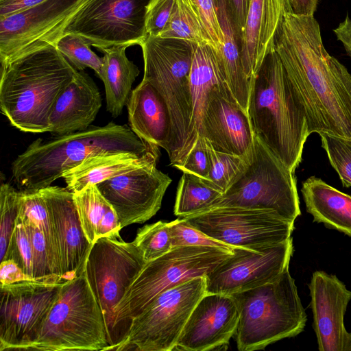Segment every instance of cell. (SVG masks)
<instances>
[{
	"label": "cell",
	"instance_id": "1",
	"mask_svg": "<svg viewBox=\"0 0 351 351\" xmlns=\"http://www.w3.org/2000/svg\"><path fill=\"white\" fill-rule=\"evenodd\" d=\"M275 50L304 106L308 134L351 138V73L325 49L314 16L287 12Z\"/></svg>",
	"mask_w": 351,
	"mask_h": 351
},
{
	"label": "cell",
	"instance_id": "2",
	"mask_svg": "<svg viewBox=\"0 0 351 351\" xmlns=\"http://www.w3.org/2000/svg\"><path fill=\"white\" fill-rule=\"evenodd\" d=\"M247 116L254 135L295 173L309 136L306 116L276 50L250 80Z\"/></svg>",
	"mask_w": 351,
	"mask_h": 351
},
{
	"label": "cell",
	"instance_id": "3",
	"mask_svg": "<svg viewBox=\"0 0 351 351\" xmlns=\"http://www.w3.org/2000/svg\"><path fill=\"white\" fill-rule=\"evenodd\" d=\"M77 71L52 44L1 65V113L21 131L48 132L53 106Z\"/></svg>",
	"mask_w": 351,
	"mask_h": 351
},
{
	"label": "cell",
	"instance_id": "4",
	"mask_svg": "<svg viewBox=\"0 0 351 351\" xmlns=\"http://www.w3.org/2000/svg\"><path fill=\"white\" fill-rule=\"evenodd\" d=\"M153 145L142 141L128 125L110 122L82 131L37 138L13 161L12 177L19 191L50 186L89 157L128 152L144 154Z\"/></svg>",
	"mask_w": 351,
	"mask_h": 351
},
{
	"label": "cell",
	"instance_id": "5",
	"mask_svg": "<svg viewBox=\"0 0 351 351\" xmlns=\"http://www.w3.org/2000/svg\"><path fill=\"white\" fill-rule=\"evenodd\" d=\"M197 44L189 40L147 36L140 45L144 60V80L163 99L170 118L166 150L176 167L184 158L190 134L192 99L190 74Z\"/></svg>",
	"mask_w": 351,
	"mask_h": 351
},
{
	"label": "cell",
	"instance_id": "6",
	"mask_svg": "<svg viewBox=\"0 0 351 351\" xmlns=\"http://www.w3.org/2000/svg\"><path fill=\"white\" fill-rule=\"evenodd\" d=\"M232 295L240 311L235 333L239 351L263 350L304 330L307 315L289 267L273 282Z\"/></svg>",
	"mask_w": 351,
	"mask_h": 351
},
{
	"label": "cell",
	"instance_id": "7",
	"mask_svg": "<svg viewBox=\"0 0 351 351\" xmlns=\"http://www.w3.org/2000/svg\"><path fill=\"white\" fill-rule=\"evenodd\" d=\"M230 252L215 247L180 246L147 262L114 310L112 348L125 337L132 320L159 293L191 279L206 276Z\"/></svg>",
	"mask_w": 351,
	"mask_h": 351
},
{
	"label": "cell",
	"instance_id": "8",
	"mask_svg": "<svg viewBox=\"0 0 351 351\" xmlns=\"http://www.w3.org/2000/svg\"><path fill=\"white\" fill-rule=\"evenodd\" d=\"M108 336L102 310L85 271L63 283L43 328L28 350H106Z\"/></svg>",
	"mask_w": 351,
	"mask_h": 351
},
{
	"label": "cell",
	"instance_id": "9",
	"mask_svg": "<svg viewBox=\"0 0 351 351\" xmlns=\"http://www.w3.org/2000/svg\"><path fill=\"white\" fill-rule=\"evenodd\" d=\"M245 164L215 207L269 209L292 221L301 215L294 173L254 136Z\"/></svg>",
	"mask_w": 351,
	"mask_h": 351
},
{
	"label": "cell",
	"instance_id": "10",
	"mask_svg": "<svg viewBox=\"0 0 351 351\" xmlns=\"http://www.w3.org/2000/svg\"><path fill=\"white\" fill-rule=\"evenodd\" d=\"M206 276L198 277L159 293L132 320L112 350H174L192 311L206 293Z\"/></svg>",
	"mask_w": 351,
	"mask_h": 351
},
{
	"label": "cell",
	"instance_id": "11",
	"mask_svg": "<svg viewBox=\"0 0 351 351\" xmlns=\"http://www.w3.org/2000/svg\"><path fill=\"white\" fill-rule=\"evenodd\" d=\"M150 1L84 0L61 36L75 34L101 51L114 46L141 45L147 37L145 16Z\"/></svg>",
	"mask_w": 351,
	"mask_h": 351
},
{
	"label": "cell",
	"instance_id": "12",
	"mask_svg": "<svg viewBox=\"0 0 351 351\" xmlns=\"http://www.w3.org/2000/svg\"><path fill=\"white\" fill-rule=\"evenodd\" d=\"M184 218L213 239L254 250L289 239L295 228V221L269 209L215 207Z\"/></svg>",
	"mask_w": 351,
	"mask_h": 351
},
{
	"label": "cell",
	"instance_id": "13",
	"mask_svg": "<svg viewBox=\"0 0 351 351\" xmlns=\"http://www.w3.org/2000/svg\"><path fill=\"white\" fill-rule=\"evenodd\" d=\"M146 263L134 242L121 237H102L92 245L84 271L105 318L106 350L112 344L115 308Z\"/></svg>",
	"mask_w": 351,
	"mask_h": 351
},
{
	"label": "cell",
	"instance_id": "14",
	"mask_svg": "<svg viewBox=\"0 0 351 351\" xmlns=\"http://www.w3.org/2000/svg\"><path fill=\"white\" fill-rule=\"evenodd\" d=\"M63 283L21 281L1 285L0 351L28 350L38 339Z\"/></svg>",
	"mask_w": 351,
	"mask_h": 351
},
{
	"label": "cell",
	"instance_id": "15",
	"mask_svg": "<svg viewBox=\"0 0 351 351\" xmlns=\"http://www.w3.org/2000/svg\"><path fill=\"white\" fill-rule=\"evenodd\" d=\"M84 0H45L0 18V60L5 65L24 53L55 45Z\"/></svg>",
	"mask_w": 351,
	"mask_h": 351
},
{
	"label": "cell",
	"instance_id": "16",
	"mask_svg": "<svg viewBox=\"0 0 351 351\" xmlns=\"http://www.w3.org/2000/svg\"><path fill=\"white\" fill-rule=\"evenodd\" d=\"M232 252L206 276V293L232 295L273 282L289 266L293 239L259 250L234 247Z\"/></svg>",
	"mask_w": 351,
	"mask_h": 351
},
{
	"label": "cell",
	"instance_id": "17",
	"mask_svg": "<svg viewBox=\"0 0 351 351\" xmlns=\"http://www.w3.org/2000/svg\"><path fill=\"white\" fill-rule=\"evenodd\" d=\"M156 163L157 160L153 161L97 184L115 210L121 228L147 221L160 208L172 180L157 169Z\"/></svg>",
	"mask_w": 351,
	"mask_h": 351
},
{
	"label": "cell",
	"instance_id": "18",
	"mask_svg": "<svg viewBox=\"0 0 351 351\" xmlns=\"http://www.w3.org/2000/svg\"><path fill=\"white\" fill-rule=\"evenodd\" d=\"M239 317L232 295L206 293L192 311L174 350L222 349L235 335Z\"/></svg>",
	"mask_w": 351,
	"mask_h": 351
},
{
	"label": "cell",
	"instance_id": "19",
	"mask_svg": "<svg viewBox=\"0 0 351 351\" xmlns=\"http://www.w3.org/2000/svg\"><path fill=\"white\" fill-rule=\"evenodd\" d=\"M198 136L216 151L242 157L252 148L254 135L247 114L226 84L214 88L208 94Z\"/></svg>",
	"mask_w": 351,
	"mask_h": 351
},
{
	"label": "cell",
	"instance_id": "20",
	"mask_svg": "<svg viewBox=\"0 0 351 351\" xmlns=\"http://www.w3.org/2000/svg\"><path fill=\"white\" fill-rule=\"evenodd\" d=\"M40 191L56 239L61 277L65 282L84 271L93 244L82 227L73 193L67 187L51 185Z\"/></svg>",
	"mask_w": 351,
	"mask_h": 351
},
{
	"label": "cell",
	"instance_id": "21",
	"mask_svg": "<svg viewBox=\"0 0 351 351\" xmlns=\"http://www.w3.org/2000/svg\"><path fill=\"white\" fill-rule=\"evenodd\" d=\"M313 328L319 351H343L344 316L351 291L335 275L315 271L308 285Z\"/></svg>",
	"mask_w": 351,
	"mask_h": 351
},
{
	"label": "cell",
	"instance_id": "22",
	"mask_svg": "<svg viewBox=\"0 0 351 351\" xmlns=\"http://www.w3.org/2000/svg\"><path fill=\"white\" fill-rule=\"evenodd\" d=\"M101 107L97 86L87 73L77 71L53 106L48 132L63 135L84 130L90 126Z\"/></svg>",
	"mask_w": 351,
	"mask_h": 351
},
{
	"label": "cell",
	"instance_id": "23",
	"mask_svg": "<svg viewBox=\"0 0 351 351\" xmlns=\"http://www.w3.org/2000/svg\"><path fill=\"white\" fill-rule=\"evenodd\" d=\"M129 126L144 142L167 149L170 118L167 106L149 82L143 79L126 104Z\"/></svg>",
	"mask_w": 351,
	"mask_h": 351
},
{
	"label": "cell",
	"instance_id": "24",
	"mask_svg": "<svg viewBox=\"0 0 351 351\" xmlns=\"http://www.w3.org/2000/svg\"><path fill=\"white\" fill-rule=\"evenodd\" d=\"M222 44L216 56L223 80L234 98L247 114L250 82L241 60V38L228 0H214Z\"/></svg>",
	"mask_w": 351,
	"mask_h": 351
},
{
	"label": "cell",
	"instance_id": "25",
	"mask_svg": "<svg viewBox=\"0 0 351 351\" xmlns=\"http://www.w3.org/2000/svg\"><path fill=\"white\" fill-rule=\"evenodd\" d=\"M159 147L152 145L144 154L111 153L91 156L62 176L67 189L78 191L89 184H97L106 180L128 173L158 160Z\"/></svg>",
	"mask_w": 351,
	"mask_h": 351
},
{
	"label": "cell",
	"instance_id": "26",
	"mask_svg": "<svg viewBox=\"0 0 351 351\" xmlns=\"http://www.w3.org/2000/svg\"><path fill=\"white\" fill-rule=\"evenodd\" d=\"M306 211L313 221L351 237V196L315 176L302 183Z\"/></svg>",
	"mask_w": 351,
	"mask_h": 351
},
{
	"label": "cell",
	"instance_id": "27",
	"mask_svg": "<svg viewBox=\"0 0 351 351\" xmlns=\"http://www.w3.org/2000/svg\"><path fill=\"white\" fill-rule=\"evenodd\" d=\"M190 80L192 117L184 160L197 138L202 114L208 94L214 88L223 84H226L220 73L216 53L210 45H197L191 66Z\"/></svg>",
	"mask_w": 351,
	"mask_h": 351
},
{
	"label": "cell",
	"instance_id": "28",
	"mask_svg": "<svg viewBox=\"0 0 351 351\" xmlns=\"http://www.w3.org/2000/svg\"><path fill=\"white\" fill-rule=\"evenodd\" d=\"M125 46L103 50L102 80L106 93V110L114 118L123 112L132 93V86L140 71L125 54Z\"/></svg>",
	"mask_w": 351,
	"mask_h": 351
},
{
	"label": "cell",
	"instance_id": "29",
	"mask_svg": "<svg viewBox=\"0 0 351 351\" xmlns=\"http://www.w3.org/2000/svg\"><path fill=\"white\" fill-rule=\"evenodd\" d=\"M73 193L82 227L91 244L102 237H121L117 215L97 184Z\"/></svg>",
	"mask_w": 351,
	"mask_h": 351
},
{
	"label": "cell",
	"instance_id": "30",
	"mask_svg": "<svg viewBox=\"0 0 351 351\" xmlns=\"http://www.w3.org/2000/svg\"><path fill=\"white\" fill-rule=\"evenodd\" d=\"M274 50L267 33L263 0H251L241 42L242 63L250 82L266 56Z\"/></svg>",
	"mask_w": 351,
	"mask_h": 351
},
{
	"label": "cell",
	"instance_id": "31",
	"mask_svg": "<svg viewBox=\"0 0 351 351\" xmlns=\"http://www.w3.org/2000/svg\"><path fill=\"white\" fill-rule=\"evenodd\" d=\"M222 194L208 180L184 171L177 189L174 214L186 217L208 210Z\"/></svg>",
	"mask_w": 351,
	"mask_h": 351
},
{
	"label": "cell",
	"instance_id": "32",
	"mask_svg": "<svg viewBox=\"0 0 351 351\" xmlns=\"http://www.w3.org/2000/svg\"><path fill=\"white\" fill-rule=\"evenodd\" d=\"M158 36L182 39L197 45L206 44L212 47L199 14L191 0H176L170 19Z\"/></svg>",
	"mask_w": 351,
	"mask_h": 351
},
{
	"label": "cell",
	"instance_id": "33",
	"mask_svg": "<svg viewBox=\"0 0 351 351\" xmlns=\"http://www.w3.org/2000/svg\"><path fill=\"white\" fill-rule=\"evenodd\" d=\"M21 219L39 228L45 234L51 250L56 265L60 263L56 239L51 226L46 202L40 190L19 191V210Z\"/></svg>",
	"mask_w": 351,
	"mask_h": 351
},
{
	"label": "cell",
	"instance_id": "34",
	"mask_svg": "<svg viewBox=\"0 0 351 351\" xmlns=\"http://www.w3.org/2000/svg\"><path fill=\"white\" fill-rule=\"evenodd\" d=\"M54 45L75 69L84 71L90 68L100 78L103 59L90 49V45L82 38L73 34H64Z\"/></svg>",
	"mask_w": 351,
	"mask_h": 351
},
{
	"label": "cell",
	"instance_id": "35",
	"mask_svg": "<svg viewBox=\"0 0 351 351\" xmlns=\"http://www.w3.org/2000/svg\"><path fill=\"white\" fill-rule=\"evenodd\" d=\"M134 243L146 263L154 260L173 248L169 222L159 221L138 229Z\"/></svg>",
	"mask_w": 351,
	"mask_h": 351
},
{
	"label": "cell",
	"instance_id": "36",
	"mask_svg": "<svg viewBox=\"0 0 351 351\" xmlns=\"http://www.w3.org/2000/svg\"><path fill=\"white\" fill-rule=\"evenodd\" d=\"M207 145L210 161L208 180L223 194L243 167L245 157L218 152Z\"/></svg>",
	"mask_w": 351,
	"mask_h": 351
},
{
	"label": "cell",
	"instance_id": "37",
	"mask_svg": "<svg viewBox=\"0 0 351 351\" xmlns=\"http://www.w3.org/2000/svg\"><path fill=\"white\" fill-rule=\"evenodd\" d=\"M322 146L343 187L351 186V138L319 134Z\"/></svg>",
	"mask_w": 351,
	"mask_h": 351
},
{
	"label": "cell",
	"instance_id": "38",
	"mask_svg": "<svg viewBox=\"0 0 351 351\" xmlns=\"http://www.w3.org/2000/svg\"><path fill=\"white\" fill-rule=\"evenodd\" d=\"M19 210V191L6 182L0 189V258L4 257Z\"/></svg>",
	"mask_w": 351,
	"mask_h": 351
},
{
	"label": "cell",
	"instance_id": "39",
	"mask_svg": "<svg viewBox=\"0 0 351 351\" xmlns=\"http://www.w3.org/2000/svg\"><path fill=\"white\" fill-rule=\"evenodd\" d=\"M6 259L12 260L27 275L34 278L31 241L27 228L19 216L6 253L1 261Z\"/></svg>",
	"mask_w": 351,
	"mask_h": 351
},
{
	"label": "cell",
	"instance_id": "40",
	"mask_svg": "<svg viewBox=\"0 0 351 351\" xmlns=\"http://www.w3.org/2000/svg\"><path fill=\"white\" fill-rule=\"evenodd\" d=\"M173 247L180 246L215 247L232 252L233 247L213 239L193 227L184 217L169 222Z\"/></svg>",
	"mask_w": 351,
	"mask_h": 351
},
{
	"label": "cell",
	"instance_id": "41",
	"mask_svg": "<svg viewBox=\"0 0 351 351\" xmlns=\"http://www.w3.org/2000/svg\"><path fill=\"white\" fill-rule=\"evenodd\" d=\"M210 166L207 143L204 138L198 136L183 162L175 168L208 180Z\"/></svg>",
	"mask_w": 351,
	"mask_h": 351
},
{
	"label": "cell",
	"instance_id": "42",
	"mask_svg": "<svg viewBox=\"0 0 351 351\" xmlns=\"http://www.w3.org/2000/svg\"><path fill=\"white\" fill-rule=\"evenodd\" d=\"M176 0H151L146 12L145 30L147 36H158L173 12Z\"/></svg>",
	"mask_w": 351,
	"mask_h": 351
},
{
	"label": "cell",
	"instance_id": "43",
	"mask_svg": "<svg viewBox=\"0 0 351 351\" xmlns=\"http://www.w3.org/2000/svg\"><path fill=\"white\" fill-rule=\"evenodd\" d=\"M202 19L216 56L219 53L222 44L214 0H191Z\"/></svg>",
	"mask_w": 351,
	"mask_h": 351
},
{
	"label": "cell",
	"instance_id": "44",
	"mask_svg": "<svg viewBox=\"0 0 351 351\" xmlns=\"http://www.w3.org/2000/svg\"><path fill=\"white\" fill-rule=\"evenodd\" d=\"M21 281L37 280L32 276L27 275L12 260L6 259L1 261L0 265L1 285Z\"/></svg>",
	"mask_w": 351,
	"mask_h": 351
},
{
	"label": "cell",
	"instance_id": "45",
	"mask_svg": "<svg viewBox=\"0 0 351 351\" xmlns=\"http://www.w3.org/2000/svg\"><path fill=\"white\" fill-rule=\"evenodd\" d=\"M251 0H228L232 13L241 38Z\"/></svg>",
	"mask_w": 351,
	"mask_h": 351
},
{
	"label": "cell",
	"instance_id": "46",
	"mask_svg": "<svg viewBox=\"0 0 351 351\" xmlns=\"http://www.w3.org/2000/svg\"><path fill=\"white\" fill-rule=\"evenodd\" d=\"M45 0H0V18L21 11Z\"/></svg>",
	"mask_w": 351,
	"mask_h": 351
},
{
	"label": "cell",
	"instance_id": "47",
	"mask_svg": "<svg viewBox=\"0 0 351 351\" xmlns=\"http://www.w3.org/2000/svg\"><path fill=\"white\" fill-rule=\"evenodd\" d=\"M333 32L337 40L343 44L347 53L351 57V18L346 16Z\"/></svg>",
	"mask_w": 351,
	"mask_h": 351
},
{
	"label": "cell",
	"instance_id": "48",
	"mask_svg": "<svg viewBox=\"0 0 351 351\" xmlns=\"http://www.w3.org/2000/svg\"><path fill=\"white\" fill-rule=\"evenodd\" d=\"M318 0H290L291 12L298 15L314 16Z\"/></svg>",
	"mask_w": 351,
	"mask_h": 351
},
{
	"label": "cell",
	"instance_id": "49",
	"mask_svg": "<svg viewBox=\"0 0 351 351\" xmlns=\"http://www.w3.org/2000/svg\"><path fill=\"white\" fill-rule=\"evenodd\" d=\"M343 351H351V332H347L344 343Z\"/></svg>",
	"mask_w": 351,
	"mask_h": 351
}]
</instances>
